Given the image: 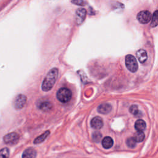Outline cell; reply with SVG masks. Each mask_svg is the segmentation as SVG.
I'll return each instance as SVG.
<instances>
[{
  "label": "cell",
  "instance_id": "obj_1",
  "mask_svg": "<svg viewBox=\"0 0 158 158\" xmlns=\"http://www.w3.org/2000/svg\"><path fill=\"white\" fill-rule=\"evenodd\" d=\"M58 72V69L57 68H53L48 72L42 83L41 88L43 91H48L52 88L57 80Z\"/></svg>",
  "mask_w": 158,
  "mask_h": 158
},
{
  "label": "cell",
  "instance_id": "obj_2",
  "mask_svg": "<svg viewBox=\"0 0 158 158\" xmlns=\"http://www.w3.org/2000/svg\"><path fill=\"white\" fill-rule=\"evenodd\" d=\"M72 91L67 88H61L57 93V98L61 102H67L72 98Z\"/></svg>",
  "mask_w": 158,
  "mask_h": 158
},
{
  "label": "cell",
  "instance_id": "obj_3",
  "mask_svg": "<svg viewBox=\"0 0 158 158\" xmlns=\"http://www.w3.org/2000/svg\"><path fill=\"white\" fill-rule=\"evenodd\" d=\"M125 65L127 69L131 72H135L137 71L138 65L135 57L131 55L128 54L125 57Z\"/></svg>",
  "mask_w": 158,
  "mask_h": 158
},
{
  "label": "cell",
  "instance_id": "obj_4",
  "mask_svg": "<svg viewBox=\"0 0 158 158\" xmlns=\"http://www.w3.org/2000/svg\"><path fill=\"white\" fill-rule=\"evenodd\" d=\"M19 139V135L15 132H12L4 136V141L9 145H14L17 144Z\"/></svg>",
  "mask_w": 158,
  "mask_h": 158
},
{
  "label": "cell",
  "instance_id": "obj_5",
  "mask_svg": "<svg viewBox=\"0 0 158 158\" xmlns=\"http://www.w3.org/2000/svg\"><path fill=\"white\" fill-rule=\"evenodd\" d=\"M136 17L141 23L146 24L151 21L152 15L148 10H141L137 14Z\"/></svg>",
  "mask_w": 158,
  "mask_h": 158
},
{
  "label": "cell",
  "instance_id": "obj_6",
  "mask_svg": "<svg viewBox=\"0 0 158 158\" xmlns=\"http://www.w3.org/2000/svg\"><path fill=\"white\" fill-rule=\"evenodd\" d=\"M26 102H27V97L23 94H20L17 95L14 99V107L17 110L21 109L24 107V106L26 104Z\"/></svg>",
  "mask_w": 158,
  "mask_h": 158
},
{
  "label": "cell",
  "instance_id": "obj_7",
  "mask_svg": "<svg viewBox=\"0 0 158 158\" xmlns=\"http://www.w3.org/2000/svg\"><path fill=\"white\" fill-rule=\"evenodd\" d=\"M86 10L83 8H79L76 10L75 20L78 25H81L83 22L86 17Z\"/></svg>",
  "mask_w": 158,
  "mask_h": 158
},
{
  "label": "cell",
  "instance_id": "obj_8",
  "mask_svg": "<svg viewBox=\"0 0 158 158\" xmlns=\"http://www.w3.org/2000/svg\"><path fill=\"white\" fill-rule=\"evenodd\" d=\"M91 126L93 128L96 130L101 129L103 126L102 119L98 116L94 117L91 120Z\"/></svg>",
  "mask_w": 158,
  "mask_h": 158
},
{
  "label": "cell",
  "instance_id": "obj_9",
  "mask_svg": "<svg viewBox=\"0 0 158 158\" xmlns=\"http://www.w3.org/2000/svg\"><path fill=\"white\" fill-rule=\"evenodd\" d=\"M112 110V106L108 103L100 104L98 107V111L102 114H109Z\"/></svg>",
  "mask_w": 158,
  "mask_h": 158
},
{
  "label": "cell",
  "instance_id": "obj_10",
  "mask_svg": "<svg viewBox=\"0 0 158 158\" xmlns=\"http://www.w3.org/2000/svg\"><path fill=\"white\" fill-rule=\"evenodd\" d=\"M36 151L33 148L26 149L22 154V158H36Z\"/></svg>",
  "mask_w": 158,
  "mask_h": 158
},
{
  "label": "cell",
  "instance_id": "obj_11",
  "mask_svg": "<svg viewBox=\"0 0 158 158\" xmlns=\"http://www.w3.org/2000/svg\"><path fill=\"white\" fill-rule=\"evenodd\" d=\"M136 57H137L138 60L141 63L145 62L146 61L147 59H148L147 52H146V51L144 49H139L136 52Z\"/></svg>",
  "mask_w": 158,
  "mask_h": 158
},
{
  "label": "cell",
  "instance_id": "obj_12",
  "mask_svg": "<svg viewBox=\"0 0 158 158\" xmlns=\"http://www.w3.org/2000/svg\"><path fill=\"white\" fill-rule=\"evenodd\" d=\"M146 127V122L142 119H138L135 123V128L137 131H143Z\"/></svg>",
  "mask_w": 158,
  "mask_h": 158
},
{
  "label": "cell",
  "instance_id": "obj_13",
  "mask_svg": "<svg viewBox=\"0 0 158 158\" xmlns=\"http://www.w3.org/2000/svg\"><path fill=\"white\" fill-rule=\"evenodd\" d=\"M113 143H114L113 139L110 136H106V137H104L103 138L102 141V146L105 149H109V148H110L112 146Z\"/></svg>",
  "mask_w": 158,
  "mask_h": 158
},
{
  "label": "cell",
  "instance_id": "obj_14",
  "mask_svg": "<svg viewBox=\"0 0 158 158\" xmlns=\"http://www.w3.org/2000/svg\"><path fill=\"white\" fill-rule=\"evenodd\" d=\"M50 134V131L49 130H47L45 132H44L42 135H40L39 136H38L37 138H36L33 141L34 144H40L42 142H43L46 139V138L49 136V135Z\"/></svg>",
  "mask_w": 158,
  "mask_h": 158
},
{
  "label": "cell",
  "instance_id": "obj_15",
  "mask_svg": "<svg viewBox=\"0 0 158 158\" xmlns=\"http://www.w3.org/2000/svg\"><path fill=\"white\" fill-rule=\"evenodd\" d=\"M40 109L44 111V112H47V111H49L50 110L52 107V104L51 102H49V101H44V102H41L40 104V106H39Z\"/></svg>",
  "mask_w": 158,
  "mask_h": 158
},
{
  "label": "cell",
  "instance_id": "obj_16",
  "mask_svg": "<svg viewBox=\"0 0 158 158\" xmlns=\"http://www.w3.org/2000/svg\"><path fill=\"white\" fill-rule=\"evenodd\" d=\"M134 140L136 142H141L144 138V133L143 131H137L135 133L134 136L133 137Z\"/></svg>",
  "mask_w": 158,
  "mask_h": 158
},
{
  "label": "cell",
  "instance_id": "obj_17",
  "mask_svg": "<svg viewBox=\"0 0 158 158\" xmlns=\"http://www.w3.org/2000/svg\"><path fill=\"white\" fill-rule=\"evenodd\" d=\"M129 110L131 114H132L133 115H135V116H140L141 115H139V110L138 109V107L136 105H132L130 107Z\"/></svg>",
  "mask_w": 158,
  "mask_h": 158
},
{
  "label": "cell",
  "instance_id": "obj_18",
  "mask_svg": "<svg viewBox=\"0 0 158 158\" xmlns=\"http://www.w3.org/2000/svg\"><path fill=\"white\" fill-rule=\"evenodd\" d=\"M9 150L7 148H2L0 150V158H9Z\"/></svg>",
  "mask_w": 158,
  "mask_h": 158
},
{
  "label": "cell",
  "instance_id": "obj_19",
  "mask_svg": "<svg viewBox=\"0 0 158 158\" xmlns=\"http://www.w3.org/2000/svg\"><path fill=\"white\" fill-rule=\"evenodd\" d=\"M158 18H157V10H156L154 12V13L153 14V17H152V22H151V27H156L157 25V20Z\"/></svg>",
  "mask_w": 158,
  "mask_h": 158
},
{
  "label": "cell",
  "instance_id": "obj_20",
  "mask_svg": "<svg viewBox=\"0 0 158 158\" xmlns=\"http://www.w3.org/2000/svg\"><path fill=\"white\" fill-rule=\"evenodd\" d=\"M126 143H127V145L128 146V147L129 148H133L135 147L136 146V141L134 140L133 138V137H131V138H129L127 139L126 141Z\"/></svg>",
  "mask_w": 158,
  "mask_h": 158
},
{
  "label": "cell",
  "instance_id": "obj_21",
  "mask_svg": "<svg viewBox=\"0 0 158 158\" xmlns=\"http://www.w3.org/2000/svg\"><path fill=\"white\" fill-rule=\"evenodd\" d=\"M102 138V135L99 131H95L93 133V139L94 141L98 143L100 141Z\"/></svg>",
  "mask_w": 158,
  "mask_h": 158
},
{
  "label": "cell",
  "instance_id": "obj_22",
  "mask_svg": "<svg viewBox=\"0 0 158 158\" xmlns=\"http://www.w3.org/2000/svg\"><path fill=\"white\" fill-rule=\"evenodd\" d=\"M73 4H75L76 5H79V6H85V4H86V1H81V0H78V1H71Z\"/></svg>",
  "mask_w": 158,
  "mask_h": 158
}]
</instances>
